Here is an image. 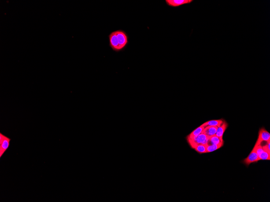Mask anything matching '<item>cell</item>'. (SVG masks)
<instances>
[{
    "label": "cell",
    "instance_id": "6da1fadb",
    "mask_svg": "<svg viewBox=\"0 0 270 202\" xmlns=\"http://www.w3.org/2000/svg\"><path fill=\"white\" fill-rule=\"evenodd\" d=\"M118 39L120 50H123L128 43V37L126 33L121 30L115 31Z\"/></svg>",
    "mask_w": 270,
    "mask_h": 202
},
{
    "label": "cell",
    "instance_id": "7a4b0ae2",
    "mask_svg": "<svg viewBox=\"0 0 270 202\" xmlns=\"http://www.w3.org/2000/svg\"><path fill=\"white\" fill-rule=\"evenodd\" d=\"M192 147L198 144H206L209 141V137L204 133H201L193 140H188Z\"/></svg>",
    "mask_w": 270,
    "mask_h": 202
},
{
    "label": "cell",
    "instance_id": "3957f363",
    "mask_svg": "<svg viewBox=\"0 0 270 202\" xmlns=\"http://www.w3.org/2000/svg\"><path fill=\"white\" fill-rule=\"evenodd\" d=\"M109 44L110 47L114 51L119 52L120 51L118 39L116 36L115 32L111 33L109 35Z\"/></svg>",
    "mask_w": 270,
    "mask_h": 202
},
{
    "label": "cell",
    "instance_id": "277c9868",
    "mask_svg": "<svg viewBox=\"0 0 270 202\" xmlns=\"http://www.w3.org/2000/svg\"><path fill=\"white\" fill-rule=\"evenodd\" d=\"M270 141V134L269 132L266 130L264 128H262L259 132V136L256 144L257 145L261 144L263 141Z\"/></svg>",
    "mask_w": 270,
    "mask_h": 202
},
{
    "label": "cell",
    "instance_id": "5b68a950",
    "mask_svg": "<svg viewBox=\"0 0 270 202\" xmlns=\"http://www.w3.org/2000/svg\"><path fill=\"white\" fill-rule=\"evenodd\" d=\"M260 160V159L256 152L255 147H254L253 151L250 153L248 156L244 160V162L246 165H249L253 162H257Z\"/></svg>",
    "mask_w": 270,
    "mask_h": 202
},
{
    "label": "cell",
    "instance_id": "8992f818",
    "mask_svg": "<svg viewBox=\"0 0 270 202\" xmlns=\"http://www.w3.org/2000/svg\"><path fill=\"white\" fill-rule=\"evenodd\" d=\"M167 5L173 7H177L185 4H189L192 2L193 0H166Z\"/></svg>",
    "mask_w": 270,
    "mask_h": 202
},
{
    "label": "cell",
    "instance_id": "52a82bcc",
    "mask_svg": "<svg viewBox=\"0 0 270 202\" xmlns=\"http://www.w3.org/2000/svg\"><path fill=\"white\" fill-rule=\"evenodd\" d=\"M11 139L5 136L3 141L0 143V157H1L9 148Z\"/></svg>",
    "mask_w": 270,
    "mask_h": 202
},
{
    "label": "cell",
    "instance_id": "ba28073f",
    "mask_svg": "<svg viewBox=\"0 0 270 202\" xmlns=\"http://www.w3.org/2000/svg\"><path fill=\"white\" fill-rule=\"evenodd\" d=\"M227 127H228V124L225 121H224L221 126L218 128L216 134L222 142H223V134H224L225 131L226 130Z\"/></svg>",
    "mask_w": 270,
    "mask_h": 202
},
{
    "label": "cell",
    "instance_id": "9c48e42d",
    "mask_svg": "<svg viewBox=\"0 0 270 202\" xmlns=\"http://www.w3.org/2000/svg\"><path fill=\"white\" fill-rule=\"evenodd\" d=\"M217 126H208L204 128L202 133L206 134L207 136H211L216 134L218 129Z\"/></svg>",
    "mask_w": 270,
    "mask_h": 202
},
{
    "label": "cell",
    "instance_id": "30bf717a",
    "mask_svg": "<svg viewBox=\"0 0 270 202\" xmlns=\"http://www.w3.org/2000/svg\"><path fill=\"white\" fill-rule=\"evenodd\" d=\"M205 128V126L204 124L199 127L198 128H197L190 134L189 136H188V140H193V139H195L199 135L202 133L203 131Z\"/></svg>",
    "mask_w": 270,
    "mask_h": 202
},
{
    "label": "cell",
    "instance_id": "8fae6325",
    "mask_svg": "<svg viewBox=\"0 0 270 202\" xmlns=\"http://www.w3.org/2000/svg\"><path fill=\"white\" fill-rule=\"evenodd\" d=\"M223 120H211L205 122L204 124V125H205V127L208 126H217L218 128L220 127L223 124Z\"/></svg>",
    "mask_w": 270,
    "mask_h": 202
},
{
    "label": "cell",
    "instance_id": "7c38bea8",
    "mask_svg": "<svg viewBox=\"0 0 270 202\" xmlns=\"http://www.w3.org/2000/svg\"><path fill=\"white\" fill-rule=\"evenodd\" d=\"M209 142H210L212 144H217V145L222 146L223 145V144H224V142H222L219 138L216 136V134L209 136Z\"/></svg>",
    "mask_w": 270,
    "mask_h": 202
},
{
    "label": "cell",
    "instance_id": "4fadbf2b",
    "mask_svg": "<svg viewBox=\"0 0 270 202\" xmlns=\"http://www.w3.org/2000/svg\"><path fill=\"white\" fill-rule=\"evenodd\" d=\"M206 144H198L193 146V148L200 153H207Z\"/></svg>",
    "mask_w": 270,
    "mask_h": 202
},
{
    "label": "cell",
    "instance_id": "5bb4252c",
    "mask_svg": "<svg viewBox=\"0 0 270 202\" xmlns=\"http://www.w3.org/2000/svg\"><path fill=\"white\" fill-rule=\"evenodd\" d=\"M222 147L223 146L217 145V144H206L207 153L213 152V151L219 149Z\"/></svg>",
    "mask_w": 270,
    "mask_h": 202
},
{
    "label": "cell",
    "instance_id": "9a60e30c",
    "mask_svg": "<svg viewBox=\"0 0 270 202\" xmlns=\"http://www.w3.org/2000/svg\"><path fill=\"white\" fill-rule=\"evenodd\" d=\"M260 160H268L270 159V154L265 151H263V152L258 156Z\"/></svg>",
    "mask_w": 270,
    "mask_h": 202
}]
</instances>
